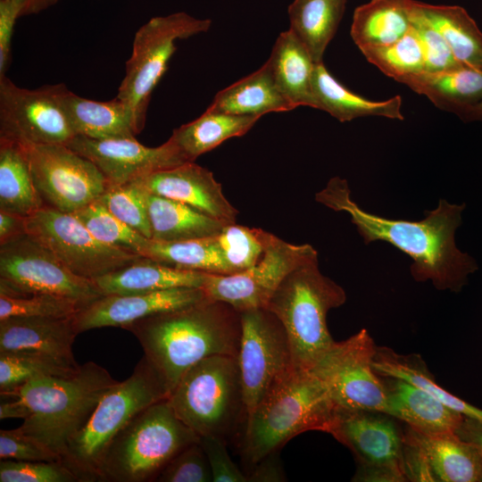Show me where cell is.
<instances>
[{
    "instance_id": "7dc6e473",
    "label": "cell",
    "mask_w": 482,
    "mask_h": 482,
    "mask_svg": "<svg viewBox=\"0 0 482 482\" xmlns=\"http://www.w3.org/2000/svg\"><path fill=\"white\" fill-rule=\"evenodd\" d=\"M0 459L29 461H61V457L19 428L0 430Z\"/></svg>"
},
{
    "instance_id": "7402d4cb",
    "label": "cell",
    "mask_w": 482,
    "mask_h": 482,
    "mask_svg": "<svg viewBox=\"0 0 482 482\" xmlns=\"http://www.w3.org/2000/svg\"><path fill=\"white\" fill-rule=\"evenodd\" d=\"M404 442L424 461L432 481L482 482V461L455 433L427 434L408 426Z\"/></svg>"
},
{
    "instance_id": "ee69618b",
    "label": "cell",
    "mask_w": 482,
    "mask_h": 482,
    "mask_svg": "<svg viewBox=\"0 0 482 482\" xmlns=\"http://www.w3.org/2000/svg\"><path fill=\"white\" fill-rule=\"evenodd\" d=\"M411 27L414 29L424 56L425 71L439 72L461 66L442 35L419 12L411 2Z\"/></svg>"
},
{
    "instance_id": "30bf717a",
    "label": "cell",
    "mask_w": 482,
    "mask_h": 482,
    "mask_svg": "<svg viewBox=\"0 0 482 482\" xmlns=\"http://www.w3.org/2000/svg\"><path fill=\"white\" fill-rule=\"evenodd\" d=\"M378 346L365 328L334 342L311 371L323 383L337 409L386 413V391L373 367Z\"/></svg>"
},
{
    "instance_id": "4316f807",
    "label": "cell",
    "mask_w": 482,
    "mask_h": 482,
    "mask_svg": "<svg viewBox=\"0 0 482 482\" xmlns=\"http://www.w3.org/2000/svg\"><path fill=\"white\" fill-rule=\"evenodd\" d=\"M62 103L76 136L105 139L137 135L129 108L116 96L109 101H95L67 88Z\"/></svg>"
},
{
    "instance_id": "5b68a950",
    "label": "cell",
    "mask_w": 482,
    "mask_h": 482,
    "mask_svg": "<svg viewBox=\"0 0 482 482\" xmlns=\"http://www.w3.org/2000/svg\"><path fill=\"white\" fill-rule=\"evenodd\" d=\"M345 301L344 288L320 272L318 257L295 268L278 287L266 309L283 325L295 368L311 370L333 345L327 315Z\"/></svg>"
},
{
    "instance_id": "ab89813d",
    "label": "cell",
    "mask_w": 482,
    "mask_h": 482,
    "mask_svg": "<svg viewBox=\"0 0 482 482\" xmlns=\"http://www.w3.org/2000/svg\"><path fill=\"white\" fill-rule=\"evenodd\" d=\"M73 214L100 242L142 255L150 238L115 217L97 199Z\"/></svg>"
},
{
    "instance_id": "2e32d148",
    "label": "cell",
    "mask_w": 482,
    "mask_h": 482,
    "mask_svg": "<svg viewBox=\"0 0 482 482\" xmlns=\"http://www.w3.org/2000/svg\"><path fill=\"white\" fill-rule=\"evenodd\" d=\"M240 317L237 361L247 416L294 363L286 330L270 311L246 310L240 312Z\"/></svg>"
},
{
    "instance_id": "ac0fdd59",
    "label": "cell",
    "mask_w": 482,
    "mask_h": 482,
    "mask_svg": "<svg viewBox=\"0 0 482 482\" xmlns=\"http://www.w3.org/2000/svg\"><path fill=\"white\" fill-rule=\"evenodd\" d=\"M67 145L91 161L109 187L142 179L188 162L171 138L159 146L149 147L136 137L95 139L75 136Z\"/></svg>"
},
{
    "instance_id": "603a6c76",
    "label": "cell",
    "mask_w": 482,
    "mask_h": 482,
    "mask_svg": "<svg viewBox=\"0 0 482 482\" xmlns=\"http://www.w3.org/2000/svg\"><path fill=\"white\" fill-rule=\"evenodd\" d=\"M381 377L386 391V414L422 433L456 432L463 415L407 381Z\"/></svg>"
},
{
    "instance_id": "7bdbcfd3",
    "label": "cell",
    "mask_w": 482,
    "mask_h": 482,
    "mask_svg": "<svg viewBox=\"0 0 482 482\" xmlns=\"http://www.w3.org/2000/svg\"><path fill=\"white\" fill-rule=\"evenodd\" d=\"M149 191L141 179L110 186L97 198L110 212L147 238L152 237L148 214Z\"/></svg>"
},
{
    "instance_id": "52a82bcc",
    "label": "cell",
    "mask_w": 482,
    "mask_h": 482,
    "mask_svg": "<svg viewBox=\"0 0 482 482\" xmlns=\"http://www.w3.org/2000/svg\"><path fill=\"white\" fill-rule=\"evenodd\" d=\"M200 436L175 414L168 399L138 412L109 445L100 482H151L167 463Z\"/></svg>"
},
{
    "instance_id": "5bb4252c",
    "label": "cell",
    "mask_w": 482,
    "mask_h": 482,
    "mask_svg": "<svg viewBox=\"0 0 482 482\" xmlns=\"http://www.w3.org/2000/svg\"><path fill=\"white\" fill-rule=\"evenodd\" d=\"M62 83L36 89L0 77V139L20 144L67 145L76 136L65 113Z\"/></svg>"
},
{
    "instance_id": "d4e9b609",
    "label": "cell",
    "mask_w": 482,
    "mask_h": 482,
    "mask_svg": "<svg viewBox=\"0 0 482 482\" xmlns=\"http://www.w3.org/2000/svg\"><path fill=\"white\" fill-rule=\"evenodd\" d=\"M315 109L329 113L341 122L358 118L377 116L392 120L404 119L402 97L395 96L384 101H373L360 96L339 82L323 62L315 65L312 79Z\"/></svg>"
},
{
    "instance_id": "7c38bea8",
    "label": "cell",
    "mask_w": 482,
    "mask_h": 482,
    "mask_svg": "<svg viewBox=\"0 0 482 482\" xmlns=\"http://www.w3.org/2000/svg\"><path fill=\"white\" fill-rule=\"evenodd\" d=\"M353 453V481H404V438L394 417L375 411L341 410L329 432Z\"/></svg>"
},
{
    "instance_id": "f6af8a7d",
    "label": "cell",
    "mask_w": 482,
    "mask_h": 482,
    "mask_svg": "<svg viewBox=\"0 0 482 482\" xmlns=\"http://www.w3.org/2000/svg\"><path fill=\"white\" fill-rule=\"evenodd\" d=\"M0 482H79L61 461L1 460Z\"/></svg>"
},
{
    "instance_id": "74e56055",
    "label": "cell",
    "mask_w": 482,
    "mask_h": 482,
    "mask_svg": "<svg viewBox=\"0 0 482 482\" xmlns=\"http://www.w3.org/2000/svg\"><path fill=\"white\" fill-rule=\"evenodd\" d=\"M85 305L64 296L21 292L0 282V320L12 317H72Z\"/></svg>"
},
{
    "instance_id": "f1b7e54d",
    "label": "cell",
    "mask_w": 482,
    "mask_h": 482,
    "mask_svg": "<svg viewBox=\"0 0 482 482\" xmlns=\"http://www.w3.org/2000/svg\"><path fill=\"white\" fill-rule=\"evenodd\" d=\"M401 83L425 96L437 108L458 117L482 100V71L471 67L424 71L406 78Z\"/></svg>"
},
{
    "instance_id": "3957f363",
    "label": "cell",
    "mask_w": 482,
    "mask_h": 482,
    "mask_svg": "<svg viewBox=\"0 0 482 482\" xmlns=\"http://www.w3.org/2000/svg\"><path fill=\"white\" fill-rule=\"evenodd\" d=\"M117 381L94 362L69 377H38L1 396L0 419L21 418L19 429L60 457L104 393Z\"/></svg>"
},
{
    "instance_id": "f5cc1de1",
    "label": "cell",
    "mask_w": 482,
    "mask_h": 482,
    "mask_svg": "<svg viewBox=\"0 0 482 482\" xmlns=\"http://www.w3.org/2000/svg\"><path fill=\"white\" fill-rule=\"evenodd\" d=\"M455 434L473 447L482 461V423L464 416Z\"/></svg>"
},
{
    "instance_id": "4dcf8cb0",
    "label": "cell",
    "mask_w": 482,
    "mask_h": 482,
    "mask_svg": "<svg viewBox=\"0 0 482 482\" xmlns=\"http://www.w3.org/2000/svg\"><path fill=\"white\" fill-rule=\"evenodd\" d=\"M151 239L178 242L215 237L223 223L179 201L149 193L147 198Z\"/></svg>"
},
{
    "instance_id": "d6986e66",
    "label": "cell",
    "mask_w": 482,
    "mask_h": 482,
    "mask_svg": "<svg viewBox=\"0 0 482 482\" xmlns=\"http://www.w3.org/2000/svg\"><path fill=\"white\" fill-rule=\"evenodd\" d=\"M203 288L175 287L136 295H106L81 308L74 316L78 334L99 328H124L139 320L199 303Z\"/></svg>"
},
{
    "instance_id": "f35d334b",
    "label": "cell",
    "mask_w": 482,
    "mask_h": 482,
    "mask_svg": "<svg viewBox=\"0 0 482 482\" xmlns=\"http://www.w3.org/2000/svg\"><path fill=\"white\" fill-rule=\"evenodd\" d=\"M361 52L369 62L399 83L425 71L422 48L412 27L392 44L368 47Z\"/></svg>"
},
{
    "instance_id": "e575fe53",
    "label": "cell",
    "mask_w": 482,
    "mask_h": 482,
    "mask_svg": "<svg viewBox=\"0 0 482 482\" xmlns=\"http://www.w3.org/2000/svg\"><path fill=\"white\" fill-rule=\"evenodd\" d=\"M346 0H294L288 6L289 29L304 45L315 62L335 37Z\"/></svg>"
},
{
    "instance_id": "9a60e30c",
    "label": "cell",
    "mask_w": 482,
    "mask_h": 482,
    "mask_svg": "<svg viewBox=\"0 0 482 482\" xmlns=\"http://www.w3.org/2000/svg\"><path fill=\"white\" fill-rule=\"evenodd\" d=\"M318 257L310 245H294L266 232L264 253L252 268L222 275L208 273L203 289L211 300L243 312L266 308L283 279L295 268Z\"/></svg>"
},
{
    "instance_id": "e0dca14e",
    "label": "cell",
    "mask_w": 482,
    "mask_h": 482,
    "mask_svg": "<svg viewBox=\"0 0 482 482\" xmlns=\"http://www.w3.org/2000/svg\"><path fill=\"white\" fill-rule=\"evenodd\" d=\"M0 282L21 292L64 296L86 305L103 295L92 279L71 272L27 233L0 245Z\"/></svg>"
},
{
    "instance_id": "681fc988",
    "label": "cell",
    "mask_w": 482,
    "mask_h": 482,
    "mask_svg": "<svg viewBox=\"0 0 482 482\" xmlns=\"http://www.w3.org/2000/svg\"><path fill=\"white\" fill-rule=\"evenodd\" d=\"M20 17V11L12 1L0 0V77L5 75L11 61L13 29Z\"/></svg>"
},
{
    "instance_id": "44dd1931",
    "label": "cell",
    "mask_w": 482,
    "mask_h": 482,
    "mask_svg": "<svg viewBox=\"0 0 482 482\" xmlns=\"http://www.w3.org/2000/svg\"><path fill=\"white\" fill-rule=\"evenodd\" d=\"M78 335L72 317H12L0 320V352L39 353L78 368L72 345Z\"/></svg>"
},
{
    "instance_id": "83f0119b",
    "label": "cell",
    "mask_w": 482,
    "mask_h": 482,
    "mask_svg": "<svg viewBox=\"0 0 482 482\" xmlns=\"http://www.w3.org/2000/svg\"><path fill=\"white\" fill-rule=\"evenodd\" d=\"M266 63L278 87L295 108L315 107L312 79L317 62L290 29L279 34Z\"/></svg>"
},
{
    "instance_id": "484cf974",
    "label": "cell",
    "mask_w": 482,
    "mask_h": 482,
    "mask_svg": "<svg viewBox=\"0 0 482 482\" xmlns=\"http://www.w3.org/2000/svg\"><path fill=\"white\" fill-rule=\"evenodd\" d=\"M207 109L262 117L269 112H289L295 106L281 92L265 62L256 71L219 91Z\"/></svg>"
},
{
    "instance_id": "60d3db41",
    "label": "cell",
    "mask_w": 482,
    "mask_h": 482,
    "mask_svg": "<svg viewBox=\"0 0 482 482\" xmlns=\"http://www.w3.org/2000/svg\"><path fill=\"white\" fill-rule=\"evenodd\" d=\"M79 367H68L39 353L0 352V392H10L38 377H69Z\"/></svg>"
},
{
    "instance_id": "816d5d0a",
    "label": "cell",
    "mask_w": 482,
    "mask_h": 482,
    "mask_svg": "<svg viewBox=\"0 0 482 482\" xmlns=\"http://www.w3.org/2000/svg\"><path fill=\"white\" fill-rule=\"evenodd\" d=\"M26 233L25 217L0 211V245Z\"/></svg>"
},
{
    "instance_id": "cb8c5ba5",
    "label": "cell",
    "mask_w": 482,
    "mask_h": 482,
    "mask_svg": "<svg viewBox=\"0 0 482 482\" xmlns=\"http://www.w3.org/2000/svg\"><path fill=\"white\" fill-rule=\"evenodd\" d=\"M207 275L206 272L181 270L140 256L93 281L103 295H136L175 287L203 288Z\"/></svg>"
},
{
    "instance_id": "8d00e7d4",
    "label": "cell",
    "mask_w": 482,
    "mask_h": 482,
    "mask_svg": "<svg viewBox=\"0 0 482 482\" xmlns=\"http://www.w3.org/2000/svg\"><path fill=\"white\" fill-rule=\"evenodd\" d=\"M142 256L181 270L229 274L216 236L178 242L150 239Z\"/></svg>"
},
{
    "instance_id": "c3c4849f",
    "label": "cell",
    "mask_w": 482,
    "mask_h": 482,
    "mask_svg": "<svg viewBox=\"0 0 482 482\" xmlns=\"http://www.w3.org/2000/svg\"><path fill=\"white\" fill-rule=\"evenodd\" d=\"M212 476V482H247L243 473L231 460L226 442L216 436H200Z\"/></svg>"
},
{
    "instance_id": "277c9868",
    "label": "cell",
    "mask_w": 482,
    "mask_h": 482,
    "mask_svg": "<svg viewBox=\"0 0 482 482\" xmlns=\"http://www.w3.org/2000/svg\"><path fill=\"white\" fill-rule=\"evenodd\" d=\"M337 412L323 383L311 370L294 366L246 416L241 445L243 458L253 466L303 432L329 434Z\"/></svg>"
},
{
    "instance_id": "d6a6232c",
    "label": "cell",
    "mask_w": 482,
    "mask_h": 482,
    "mask_svg": "<svg viewBox=\"0 0 482 482\" xmlns=\"http://www.w3.org/2000/svg\"><path fill=\"white\" fill-rule=\"evenodd\" d=\"M416 9L445 38L463 66L482 71V31L458 5H436L414 0Z\"/></svg>"
},
{
    "instance_id": "4fadbf2b",
    "label": "cell",
    "mask_w": 482,
    "mask_h": 482,
    "mask_svg": "<svg viewBox=\"0 0 482 482\" xmlns=\"http://www.w3.org/2000/svg\"><path fill=\"white\" fill-rule=\"evenodd\" d=\"M21 145L45 206L73 213L96 200L109 187L98 168L67 145Z\"/></svg>"
},
{
    "instance_id": "f907efd6",
    "label": "cell",
    "mask_w": 482,
    "mask_h": 482,
    "mask_svg": "<svg viewBox=\"0 0 482 482\" xmlns=\"http://www.w3.org/2000/svg\"><path fill=\"white\" fill-rule=\"evenodd\" d=\"M253 467V470L247 475V482H281L287 480L279 452L268 454Z\"/></svg>"
},
{
    "instance_id": "11a10c76",
    "label": "cell",
    "mask_w": 482,
    "mask_h": 482,
    "mask_svg": "<svg viewBox=\"0 0 482 482\" xmlns=\"http://www.w3.org/2000/svg\"><path fill=\"white\" fill-rule=\"evenodd\" d=\"M464 121H480L482 122V100L475 105L468 108L460 116Z\"/></svg>"
},
{
    "instance_id": "8fae6325",
    "label": "cell",
    "mask_w": 482,
    "mask_h": 482,
    "mask_svg": "<svg viewBox=\"0 0 482 482\" xmlns=\"http://www.w3.org/2000/svg\"><path fill=\"white\" fill-rule=\"evenodd\" d=\"M25 229L71 272L92 280L142 256L100 242L73 213L48 206L25 218Z\"/></svg>"
},
{
    "instance_id": "1f68e13d",
    "label": "cell",
    "mask_w": 482,
    "mask_h": 482,
    "mask_svg": "<svg viewBox=\"0 0 482 482\" xmlns=\"http://www.w3.org/2000/svg\"><path fill=\"white\" fill-rule=\"evenodd\" d=\"M260 118L206 109L195 120L175 129L170 138L188 162H195L224 141L247 133Z\"/></svg>"
},
{
    "instance_id": "7a4b0ae2",
    "label": "cell",
    "mask_w": 482,
    "mask_h": 482,
    "mask_svg": "<svg viewBox=\"0 0 482 482\" xmlns=\"http://www.w3.org/2000/svg\"><path fill=\"white\" fill-rule=\"evenodd\" d=\"M124 329L138 340L170 395L185 372L200 361L217 354L237 358L241 317L228 303L206 298L139 320Z\"/></svg>"
},
{
    "instance_id": "bcb514c9",
    "label": "cell",
    "mask_w": 482,
    "mask_h": 482,
    "mask_svg": "<svg viewBox=\"0 0 482 482\" xmlns=\"http://www.w3.org/2000/svg\"><path fill=\"white\" fill-rule=\"evenodd\" d=\"M156 482H210L211 468L200 441L177 453L155 478Z\"/></svg>"
},
{
    "instance_id": "9c48e42d",
    "label": "cell",
    "mask_w": 482,
    "mask_h": 482,
    "mask_svg": "<svg viewBox=\"0 0 482 482\" xmlns=\"http://www.w3.org/2000/svg\"><path fill=\"white\" fill-rule=\"evenodd\" d=\"M211 26L210 19L179 12L154 17L136 32L116 97L129 108L137 134L145 125L152 93L176 51L175 42L206 32Z\"/></svg>"
},
{
    "instance_id": "836d02e7",
    "label": "cell",
    "mask_w": 482,
    "mask_h": 482,
    "mask_svg": "<svg viewBox=\"0 0 482 482\" xmlns=\"http://www.w3.org/2000/svg\"><path fill=\"white\" fill-rule=\"evenodd\" d=\"M44 206L22 146L0 139V211L27 218Z\"/></svg>"
},
{
    "instance_id": "ffe728a7",
    "label": "cell",
    "mask_w": 482,
    "mask_h": 482,
    "mask_svg": "<svg viewBox=\"0 0 482 482\" xmlns=\"http://www.w3.org/2000/svg\"><path fill=\"white\" fill-rule=\"evenodd\" d=\"M151 194L187 204L223 223H236L237 210L212 171L195 162L162 170L141 179Z\"/></svg>"
},
{
    "instance_id": "f546056e",
    "label": "cell",
    "mask_w": 482,
    "mask_h": 482,
    "mask_svg": "<svg viewBox=\"0 0 482 482\" xmlns=\"http://www.w3.org/2000/svg\"><path fill=\"white\" fill-rule=\"evenodd\" d=\"M412 0H370L353 12L351 37L360 50L392 44L411 28Z\"/></svg>"
},
{
    "instance_id": "d590c367",
    "label": "cell",
    "mask_w": 482,
    "mask_h": 482,
    "mask_svg": "<svg viewBox=\"0 0 482 482\" xmlns=\"http://www.w3.org/2000/svg\"><path fill=\"white\" fill-rule=\"evenodd\" d=\"M373 367L378 375L407 381L446 407L482 423V409L452 395L439 386L420 355H403L386 347H378Z\"/></svg>"
},
{
    "instance_id": "b9f144b4",
    "label": "cell",
    "mask_w": 482,
    "mask_h": 482,
    "mask_svg": "<svg viewBox=\"0 0 482 482\" xmlns=\"http://www.w3.org/2000/svg\"><path fill=\"white\" fill-rule=\"evenodd\" d=\"M266 232L262 229L236 223L224 226L216 238L229 274L246 270L261 260L264 253Z\"/></svg>"
},
{
    "instance_id": "8992f818",
    "label": "cell",
    "mask_w": 482,
    "mask_h": 482,
    "mask_svg": "<svg viewBox=\"0 0 482 482\" xmlns=\"http://www.w3.org/2000/svg\"><path fill=\"white\" fill-rule=\"evenodd\" d=\"M168 390L144 356L132 374L101 397L86 423L68 441L61 462L79 482L99 481L104 456L115 436L141 411L168 399Z\"/></svg>"
},
{
    "instance_id": "db71d44e",
    "label": "cell",
    "mask_w": 482,
    "mask_h": 482,
    "mask_svg": "<svg viewBox=\"0 0 482 482\" xmlns=\"http://www.w3.org/2000/svg\"><path fill=\"white\" fill-rule=\"evenodd\" d=\"M19 9L20 16L39 13L54 5L59 0H10Z\"/></svg>"
},
{
    "instance_id": "ba28073f",
    "label": "cell",
    "mask_w": 482,
    "mask_h": 482,
    "mask_svg": "<svg viewBox=\"0 0 482 482\" xmlns=\"http://www.w3.org/2000/svg\"><path fill=\"white\" fill-rule=\"evenodd\" d=\"M168 402L199 436L227 442L247 414L237 358L217 354L200 361L181 377Z\"/></svg>"
},
{
    "instance_id": "6da1fadb",
    "label": "cell",
    "mask_w": 482,
    "mask_h": 482,
    "mask_svg": "<svg viewBox=\"0 0 482 482\" xmlns=\"http://www.w3.org/2000/svg\"><path fill=\"white\" fill-rule=\"evenodd\" d=\"M315 200L335 212L348 213L365 244L386 242L409 255L416 281L431 280L438 290L459 293L468 283V276L478 269L476 261L455 244L464 204L440 199L436 209L425 212L423 220L387 219L362 209L352 199L348 182L340 177L330 179Z\"/></svg>"
}]
</instances>
